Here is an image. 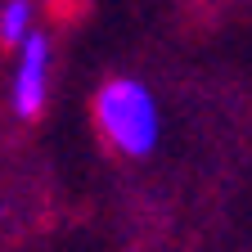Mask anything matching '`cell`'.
Listing matches in <instances>:
<instances>
[{
  "mask_svg": "<svg viewBox=\"0 0 252 252\" xmlns=\"http://www.w3.org/2000/svg\"><path fill=\"white\" fill-rule=\"evenodd\" d=\"M32 5L27 0H9L5 9H0V41L5 45H23L27 36H32Z\"/></svg>",
  "mask_w": 252,
  "mask_h": 252,
  "instance_id": "3",
  "label": "cell"
},
{
  "mask_svg": "<svg viewBox=\"0 0 252 252\" xmlns=\"http://www.w3.org/2000/svg\"><path fill=\"white\" fill-rule=\"evenodd\" d=\"M18 68H14V108L18 117H36L45 108V90H50V41L41 32L18 45Z\"/></svg>",
  "mask_w": 252,
  "mask_h": 252,
  "instance_id": "2",
  "label": "cell"
},
{
  "mask_svg": "<svg viewBox=\"0 0 252 252\" xmlns=\"http://www.w3.org/2000/svg\"><path fill=\"white\" fill-rule=\"evenodd\" d=\"M94 117H99V131L131 158L153 153L158 135H162V113H158L153 90L144 81H131V77H117L99 90Z\"/></svg>",
  "mask_w": 252,
  "mask_h": 252,
  "instance_id": "1",
  "label": "cell"
}]
</instances>
